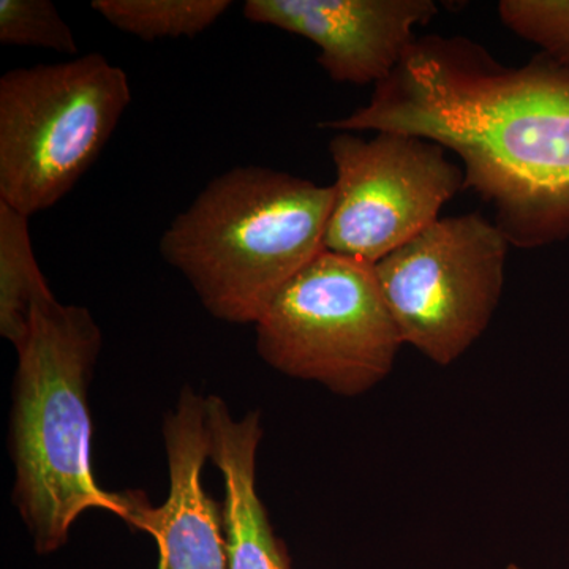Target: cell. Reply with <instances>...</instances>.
<instances>
[{"label": "cell", "mask_w": 569, "mask_h": 569, "mask_svg": "<svg viewBox=\"0 0 569 569\" xmlns=\"http://www.w3.org/2000/svg\"><path fill=\"white\" fill-rule=\"evenodd\" d=\"M507 569H526V568L519 567V565H516V563H511V565H508Z\"/></svg>", "instance_id": "obj_15"}, {"label": "cell", "mask_w": 569, "mask_h": 569, "mask_svg": "<svg viewBox=\"0 0 569 569\" xmlns=\"http://www.w3.org/2000/svg\"><path fill=\"white\" fill-rule=\"evenodd\" d=\"M100 350L102 331L86 307L52 291L37 299L17 348L9 445L13 503L40 556L66 546L89 509L126 512L123 492L100 488L92 470L88 396Z\"/></svg>", "instance_id": "obj_2"}, {"label": "cell", "mask_w": 569, "mask_h": 569, "mask_svg": "<svg viewBox=\"0 0 569 569\" xmlns=\"http://www.w3.org/2000/svg\"><path fill=\"white\" fill-rule=\"evenodd\" d=\"M209 460L223 479L222 505L228 569H291L257 490L261 415L234 418L222 397H206Z\"/></svg>", "instance_id": "obj_10"}, {"label": "cell", "mask_w": 569, "mask_h": 569, "mask_svg": "<svg viewBox=\"0 0 569 569\" xmlns=\"http://www.w3.org/2000/svg\"><path fill=\"white\" fill-rule=\"evenodd\" d=\"M0 41L78 54L73 31L50 0H0Z\"/></svg>", "instance_id": "obj_13"}, {"label": "cell", "mask_w": 569, "mask_h": 569, "mask_svg": "<svg viewBox=\"0 0 569 569\" xmlns=\"http://www.w3.org/2000/svg\"><path fill=\"white\" fill-rule=\"evenodd\" d=\"M370 140L336 132V168L325 250L377 264L438 220L463 190V170L447 149L411 134L376 132Z\"/></svg>", "instance_id": "obj_7"}, {"label": "cell", "mask_w": 569, "mask_h": 569, "mask_svg": "<svg viewBox=\"0 0 569 569\" xmlns=\"http://www.w3.org/2000/svg\"><path fill=\"white\" fill-rule=\"evenodd\" d=\"M253 326L266 365L346 397L378 387L403 346L373 264L328 250L284 284Z\"/></svg>", "instance_id": "obj_5"}, {"label": "cell", "mask_w": 569, "mask_h": 569, "mask_svg": "<svg viewBox=\"0 0 569 569\" xmlns=\"http://www.w3.org/2000/svg\"><path fill=\"white\" fill-rule=\"evenodd\" d=\"M170 490L153 507L141 490H126L123 522L159 546V569H228L222 507L203 486L209 460L206 397L186 387L163 422Z\"/></svg>", "instance_id": "obj_9"}, {"label": "cell", "mask_w": 569, "mask_h": 569, "mask_svg": "<svg viewBox=\"0 0 569 569\" xmlns=\"http://www.w3.org/2000/svg\"><path fill=\"white\" fill-rule=\"evenodd\" d=\"M332 186L287 171L236 167L217 176L160 238L204 309L254 325L276 295L325 252Z\"/></svg>", "instance_id": "obj_3"}, {"label": "cell", "mask_w": 569, "mask_h": 569, "mask_svg": "<svg viewBox=\"0 0 569 569\" xmlns=\"http://www.w3.org/2000/svg\"><path fill=\"white\" fill-rule=\"evenodd\" d=\"M501 22L569 71V0H501Z\"/></svg>", "instance_id": "obj_14"}, {"label": "cell", "mask_w": 569, "mask_h": 569, "mask_svg": "<svg viewBox=\"0 0 569 569\" xmlns=\"http://www.w3.org/2000/svg\"><path fill=\"white\" fill-rule=\"evenodd\" d=\"M132 102L129 78L99 52L0 78V201L48 211L99 159Z\"/></svg>", "instance_id": "obj_4"}, {"label": "cell", "mask_w": 569, "mask_h": 569, "mask_svg": "<svg viewBox=\"0 0 569 569\" xmlns=\"http://www.w3.org/2000/svg\"><path fill=\"white\" fill-rule=\"evenodd\" d=\"M29 219L0 201V336L14 350L28 336L37 299L51 293L33 253Z\"/></svg>", "instance_id": "obj_11"}, {"label": "cell", "mask_w": 569, "mask_h": 569, "mask_svg": "<svg viewBox=\"0 0 569 569\" xmlns=\"http://www.w3.org/2000/svg\"><path fill=\"white\" fill-rule=\"evenodd\" d=\"M242 11L247 21L312 41L332 81L377 88L438 7L433 0H247Z\"/></svg>", "instance_id": "obj_8"}, {"label": "cell", "mask_w": 569, "mask_h": 569, "mask_svg": "<svg viewBox=\"0 0 569 569\" xmlns=\"http://www.w3.org/2000/svg\"><path fill=\"white\" fill-rule=\"evenodd\" d=\"M230 0H93L92 9L118 31L146 41L193 39L231 9Z\"/></svg>", "instance_id": "obj_12"}, {"label": "cell", "mask_w": 569, "mask_h": 569, "mask_svg": "<svg viewBox=\"0 0 569 569\" xmlns=\"http://www.w3.org/2000/svg\"><path fill=\"white\" fill-rule=\"evenodd\" d=\"M508 239L482 213L447 217L373 264L403 346L438 366L467 353L492 321Z\"/></svg>", "instance_id": "obj_6"}, {"label": "cell", "mask_w": 569, "mask_h": 569, "mask_svg": "<svg viewBox=\"0 0 569 569\" xmlns=\"http://www.w3.org/2000/svg\"><path fill=\"white\" fill-rule=\"evenodd\" d=\"M318 127L437 142L459 157L463 190L492 206L509 244L569 239V71L541 52L507 67L463 37H422L369 103Z\"/></svg>", "instance_id": "obj_1"}]
</instances>
